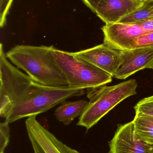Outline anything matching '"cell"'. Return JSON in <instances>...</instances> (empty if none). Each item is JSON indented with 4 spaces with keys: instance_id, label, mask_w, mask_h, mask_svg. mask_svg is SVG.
I'll return each instance as SVG.
<instances>
[{
    "instance_id": "obj_1",
    "label": "cell",
    "mask_w": 153,
    "mask_h": 153,
    "mask_svg": "<svg viewBox=\"0 0 153 153\" xmlns=\"http://www.w3.org/2000/svg\"><path fill=\"white\" fill-rule=\"evenodd\" d=\"M84 89L41 84L9 62L0 46V116L11 123L44 113L69 98L85 94Z\"/></svg>"
},
{
    "instance_id": "obj_2",
    "label": "cell",
    "mask_w": 153,
    "mask_h": 153,
    "mask_svg": "<svg viewBox=\"0 0 153 153\" xmlns=\"http://www.w3.org/2000/svg\"><path fill=\"white\" fill-rule=\"evenodd\" d=\"M53 47L17 45L5 53V56L17 68L41 84L56 87L68 86L53 56Z\"/></svg>"
},
{
    "instance_id": "obj_3",
    "label": "cell",
    "mask_w": 153,
    "mask_h": 153,
    "mask_svg": "<svg viewBox=\"0 0 153 153\" xmlns=\"http://www.w3.org/2000/svg\"><path fill=\"white\" fill-rule=\"evenodd\" d=\"M137 83L130 79L112 86L103 85L87 89L89 101L77 126L88 131L122 101L137 93Z\"/></svg>"
},
{
    "instance_id": "obj_4",
    "label": "cell",
    "mask_w": 153,
    "mask_h": 153,
    "mask_svg": "<svg viewBox=\"0 0 153 153\" xmlns=\"http://www.w3.org/2000/svg\"><path fill=\"white\" fill-rule=\"evenodd\" d=\"M52 53L70 87L88 89L105 85L112 81L110 74L76 57L72 52L59 50L53 46Z\"/></svg>"
},
{
    "instance_id": "obj_5",
    "label": "cell",
    "mask_w": 153,
    "mask_h": 153,
    "mask_svg": "<svg viewBox=\"0 0 153 153\" xmlns=\"http://www.w3.org/2000/svg\"><path fill=\"white\" fill-rule=\"evenodd\" d=\"M25 126L34 153H81L57 139L37 121L36 116L28 117Z\"/></svg>"
},
{
    "instance_id": "obj_6",
    "label": "cell",
    "mask_w": 153,
    "mask_h": 153,
    "mask_svg": "<svg viewBox=\"0 0 153 153\" xmlns=\"http://www.w3.org/2000/svg\"><path fill=\"white\" fill-rule=\"evenodd\" d=\"M76 57L86 61L114 77L123 61L121 51L105 44L72 53Z\"/></svg>"
},
{
    "instance_id": "obj_7",
    "label": "cell",
    "mask_w": 153,
    "mask_h": 153,
    "mask_svg": "<svg viewBox=\"0 0 153 153\" xmlns=\"http://www.w3.org/2000/svg\"><path fill=\"white\" fill-rule=\"evenodd\" d=\"M102 30L104 34L103 43L119 51L129 50V46L135 39L152 32L146 30L138 23L106 24Z\"/></svg>"
},
{
    "instance_id": "obj_8",
    "label": "cell",
    "mask_w": 153,
    "mask_h": 153,
    "mask_svg": "<svg viewBox=\"0 0 153 153\" xmlns=\"http://www.w3.org/2000/svg\"><path fill=\"white\" fill-rule=\"evenodd\" d=\"M109 146L110 151L108 153H153V145L137 138L133 121L118 125Z\"/></svg>"
},
{
    "instance_id": "obj_9",
    "label": "cell",
    "mask_w": 153,
    "mask_h": 153,
    "mask_svg": "<svg viewBox=\"0 0 153 153\" xmlns=\"http://www.w3.org/2000/svg\"><path fill=\"white\" fill-rule=\"evenodd\" d=\"M123 62L114 77L125 79L138 71L153 70V48L121 51Z\"/></svg>"
},
{
    "instance_id": "obj_10",
    "label": "cell",
    "mask_w": 153,
    "mask_h": 153,
    "mask_svg": "<svg viewBox=\"0 0 153 153\" xmlns=\"http://www.w3.org/2000/svg\"><path fill=\"white\" fill-rule=\"evenodd\" d=\"M143 4L135 0H102L95 13L106 24L116 23Z\"/></svg>"
},
{
    "instance_id": "obj_11",
    "label": "cell",
    "mask_w": 153,
    "mask_h": 153,
    "mask_svg": "<svg viewBox=\"0 0 153 153\" xmlns=\"http://www.w3.org/2000/svg\"><path fill=\"white\" fill-rule=\"evenodd\" d=\"M88 103L89 101L85 100L64 102L55 111L54 116L58 121L68 126L75 119L83 114Z\"/></svg>"
},
{
    "instance_id": "obj_12",
    "label": "cell",
    "mask_w": 153,
    "mask_h": 153,
    "mask_svg": "<svg viewBox=\"0 0 153 153\" xmlns=\"http://www.w3.org/2000/svg\"><path fill=\"white\" fill-rule=\"evenodd\" d=\"M133 121L137 138L147 143L153 145V117L136 114Z\"/></svg>"
},
{
    "instance_id": "obj_13",
    "label": "cell",
    "mask_w": 153,
    "mask_h": 153,
    "mask_svg": "<svg viewBox=\"0 0 153 153\" xmlns=\"http://www.w3.org/2000/svg\"><path fill=\"white\" fill-rule=\"evenodd\" d=\"M153 20V0H147L142 6L120 19L119 23H132Z\"/></svg>"
},
{
    "instance_id": "obj_14",
    "label": "cell",
    "mask_w": 153,
    "mask_h": 153,
    "mask_svg": "<svg viewBox=\"0 0 153 153\" xmlns=\"http://www.w3.org/2000/svg\"><path fill=\"white\" fill-rule=\"evenodd\" d=\"M153 48V31L137 37L130 45L129 50Z\"/></svg>"
},
{
    "instance_id": "obj_15",
    "label": "cell",
    "mask_w": 153,
    "mask_h": 153,
    "mask_svg": "<svg viewBox=\"0 0 153 153\" xmlns=\"http://www.w3.org/2000/svg\"><path fill=\"white\" fill-rule=\"evenodd\" d=\"M136 114H142L153 117V95L138 102L134 107Z\"/></svg>"
},
{
    "instance_id": "obj_16",
    "label": "cell",
    "mask_w": 153,
    "mask_h": 153,
    "mask_svg": "<svg viewBox=\"0 0 153 153\" xmlns=\"http://www.w3.org/2000/svg\"><path fill=\"white\" fill-rule=\"evenodd\" d=\"M9 124L5 121L0 124V153H4L9 144L10 137Z\"/></svg>"
},
{
    "instance_id": "obj_17",
    "label": "cell",
    "mask_w": 153,
    "mask_h": 153,
    "mask_svg": "<svg viewBox=\"0 0 153 153\" xmlns=\"http://www.w3.org/2000/svg\"><path fill=\"white\" fill-rule=\"evenodd\" d=\"M13 0H0V26H4L6 17Z\"/></svg>"
},
{
    "instance_id": "obj_18",
    "label": "cell",
    "mask_w": 153,
    "mask_h": 153,
    "mask_svg": "<svg viewBox=\"0 0 153 153\" xmlns=\"http://www.w3.org/2000/svg\"><path fill=\"white\" fill-rule=\"evenodd\" d=\"M84 4L89 7L93 12H96L98 4L102 0H82Z\"/></svg>"
},
{
    "instance_id": "obj_19",
    "label": "cell",
    "mask_w": 153,
    "mask_h": 153,
    "mask_svg": "<svg viewBox=\"0 0 153 153\" xmlns=\"http://www.w3.org/2000/svg\"><path fill=\"white\" fill-rule=\"evenodd\" d=\"M136 23L140 24L146 30L148 31H153V20Z\"/></svg>"
},
{
    "instance_id": "obj_20",
    "label": "cell",
    "mask_w": 153,
    "mask_h": 153,
    "mask_svg": "<svg viewBox=\"0 0 153 153\" xmlns=\"http://www.w3.org/2000/svg\"><path fill=\"white\" fill-rule=\"evenodd\" d=\"M135 1L139 2L141 3H143L145 2L147 0H135Z\"/></svg>"
}]
</instances>
